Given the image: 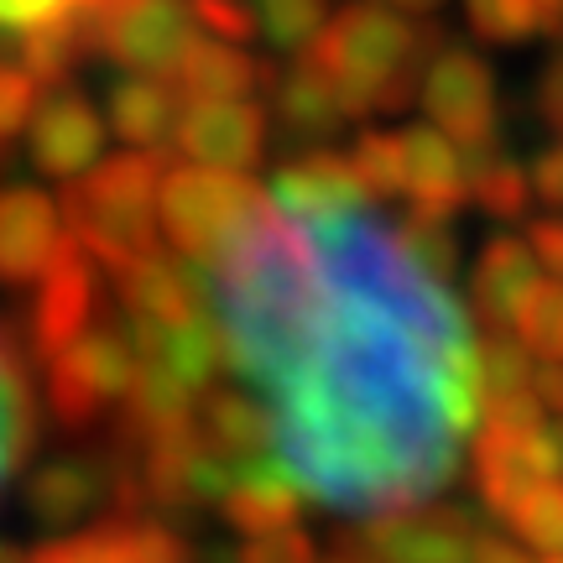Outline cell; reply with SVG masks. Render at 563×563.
Wrapping results in <instances>:
<instances>
[{
    "label": "cell",
    "instance_id": "6da1fadb",
    "mask_svg": "<svg viewBox=\"0 0 563 563\" xmlns=\"http://www.w3.org/2000/svg\"><path fill=\"white\" fill-rule=\"evenodd\" d=\"M209 272L224 361L272 391V449L302 496L382 511L454 475L481 344L361 203L292 214L262 194Z\"/></svg>",
    "mask_w": 563,
    "mask_h": 563
},
{
    "label": "cell",
    "instance_id": "7a4b0ae2",
    "mask_svg": "<svg viewBox=\"0 0 563 563\" xmlns=\"http://www.w3.org/2000/svg\"><path fill=\"white\" fill-rule=\"evenodd\" d=\"M422 53H428V37L412 32L391 5H350L313 42V63L334 84L344 115L407 110L422 84Z\"/></svg>",
    "mask_w": 563,
    "mask_h": 563
},
{
    "label": "cell",
    "instance_id": "3957f363",
    "mask_svg": "<svg viewBox=\"0 0 563 563\" xmlns=\"http://www.w3.org/2000/svg\"><path fill=\"white\" fill-rule=\"evenodd\" d=\"M157 152H115L100 157L84 178L63 188V220L68 235L84 245V256L104 266L110 277H125L141 256L157 251Z\"/></svg>",
    "mask_w": 563,
    "mask_h": 563
},
{
    "label": "cell",
    "instance_id": "277c9868",
    "mask_svg": "<svg viewBox=\"0 0 563 563\" xmlns=\"http://www.w3.org/2000/svg\"><path fill=\"white\" fill-rule=\"evenodd\" d=\"M256 203H262V183H251L245 173H224V167H203V162L162 167L157 224L167 245L188 262H214L241 235Z\"/></svg>",
    "mask_w": 563,
    "mask_h": 563
},
{
    "label": "cell",
    "instance_id": "5b68a950",
    "mask_svg": "<svg viewBox=\"0 0 563 563\" xmlns=\"http://www.w3.org/2000/svg\"><path fill=\"white\" fill-rule=\"evenodd\" d=\"M141 376V350L125 323H89L74 344L42 361L47 407L63 428H89L110 407H125Z\"/></svg>",
    "mask_w": 563,
    "mask_h": 563
},
{
    "label": "cell",
    "instance_id": "8992f818",
    "mask_svg": "<svg viewBox=\"0 0 563 563\" xmlns=\"http://www.w3.org/2000/svg\"><path fill=\"white\" fill-rule=\"evenodd\" d=\"M89 16V47L131 74L162 79L194 47V11L183 0H100Z\"/></svg>",
    "mask_w": 563,
    "mask_h": 563
},
{
    "label": "cell",
    "instance_id": "52a82bcc",
    "mask_svg": "<svg viewBox=\"0 0 563 563\" xmlns=\"http://www.w3.org/2000/svg\"><path fill=\"white\" fill-rule=\"evenodd\" d=\"M418 95H422V104H428L433 125L460 146L464 157H481V152H496V146H501V136H496V125H501L496 79H490V68H485L475 53H464V47L433 53L428 68H422Z\"/></svg>",
    "mask_w": 563,
    "mask_h": 563
},
{
    "label": "cell",
    "instance_id": "ba28073f",
    "mask_svg": "<svg viewBox=\"0 0 563 563\" xmlns=\"http://www.w3.org/2000/svg\"><path fill=\"white\" fill-rule=\"evenodd\" d=\"M100 308V266L84 256V245L68 235L63 256L32 282V313H26V350L53 361L63 344H74L95 323Z\"/></svg>",
    "mask_w": 563,
    "mask_h": 563
},
{
    "label": "cell",
    "instance_id": "9c48e42d",
    "mask_svg": "<svg viewBox=\"0 0 563 563\" xmlns=\"http://www.w3.org/2000/svg\"><path fill=\"white\" fill-rule=\"evenodd\" d=\"M68 245V220L53 194L32 183L0 188V287H32Z\"/></svg>",
    "mask_w": 563,
    "mask_h": 563
},
{
    "label": "cell",
    "instance_id": "30bf717a",
    "mask_svg": "<svg viewBox=\"0 0 563 563\" xmlns=\"http://www.w3.org/2000/svg\"><path fill=\"white\" fill-rule=\"evenodd\" d=\"M104 115L89 104L79 89H53L47 100H37V115L26 125V152L32 167L58 183L84 178L95 162L104 157Z\"/></svg>",
    "mask_w": 563,
    "mask_h": 563
},
{
    "label": "cell",
    "instance_id": "8fae6325",
    "mask_svg": "<svg viewBox=\"0 0 563 563\" xmlns=\"http://www.w3.org/2000/svg\"><path fill=\"white\" fill-rule=\"evenodd\" d=\"M26 517L42 527H68L95 517L104 501L115 506V460H100V454H58V460L37 464L26 475Z\"/></svg>",
    "mask_w": 563,
    "mask_h": 563
},
{
    "label": "cell",
    "instance_id": "7c38bea8",
    "mask_svg": "<svg viewBox=\"0 0 563 563\" xmlns=\"http://www.w3.org/2000/svg\"><path fill=\"white\" fill-rule=\"evenodd\" d=\"M481 532L470 511H407L361 532V563H470Z\"/></svg>",
    "mask_w": 563,
    "mask_h": 563
},
{
    "label": "cell",
    "instance_id": "4fadbf2b",
    "mask_svg": "<svg viewBox=\"0 0 563 563\" xmlns=\"http://www.w3.org/2000/svg\"><path fill=\"white\" fill-rule=\"evenodd\" d=\"M178 146L188 162L224 167V173H251L266 146V115L251 100H214V104H183Z\"/></svg>",
    "mask_w": 563,
    "mask_h": 563
},
{
    "label": "cell",
    "instance_id": "5bb4252c",
    "mask_svg": "<svg viewBox=\"0 0 563 563\" xmlns=\"http://www.w3.org/2000/svg\"><path fill=\"white\" fill-rule=\"evenodd\" d=\"M26 563H188V548L173 527L146 517H115L32 548Z\"/></svg>",
    "mask_w": 563,
    "mask_h": 563
},
{
    "label": "cell",
    "instance_id": "9a60e30c",
    "mask_svg": "<svg viewBox=\"0 0 563 563\" xmlns=\"http://www.w3.org/2000/svg\"><path fill=\"white\" fill-rule=\"evenodd\" d=\"M121 282V302H125V323L131 329H183V323H199L209 319L203 313V287L199 277L188 272L173 256H141Z\"/></svg>",
    "mask_w": 563,
    "mask_h": 563
},
{
    "label": "cell",
    "instance_id": "2e32d148",
    "mask_svg": "<svg viewBox=\"0 0 563 563\" xmlns=\"http://www.w3.org/2000/svg\"><path fill=\"white\" fill-rule=\"evenodd\" d=\"M475 475H481V501L490 511H511L538 481H548V449L543 428H501V422H481L475 439Z\"/></svg>",
    "mask_w": 563,
    "mask_h": 563
},
{
    "label": "cell",
    "instance_id": "e0dca14e",
    "mask_svg": "<svg viewBox=\"0 0 563 563\" xmlns=\"http://www.w3.org/2000/svg\"><path fill=\"white\" fill-rule=\"evenodd\" d=\"M402 167H407V199L422 214H439V220H454L464 203H470V167H464V152L443 136L439 125H418L402 136Z\"/></svg>",
    "mask_w": 563,
    "mask_h": 563
},
{
    "label": "cell",
    "instance_id": "ac0fdd59",
    "mask_svg": "<svg viewBox=\"0 0 563 563\" xmlns=\"http://www.w3.org/2000/svg\"><path fill=\"white\" fill-rule=\"evenodd\" d=\"M194 428L209 454H220L224 464H251L272 460V412L245 391H203V402L194 407Z\"/></svg>",
    "mask_w": 563,
    "mask_h": 563
},
{
    "label": "cell",
    "instance_id": "d6986e66",
    "mask_svg": "<svg viewBox=\"0 0 563 563\" xmlns=\"http://www.w3.org/2000/svg\"><path fill=\"white\" fill-rule=\"evenodd\" d=\"M104 104H110V131H115L131 152H157L162 157V146H173V141H178L183 100H178V89H173V84L136 74V79L110 84Z\"/></svg>",
    "mask_w": 563,
    "mask_h": 563
},
{
    "label": "cell",
    "instance_id": "ffe728a7",
    "mask_svg": "<svg viewBox=\"0 0 563 563\" xmlns=\"http://www.w3.org/2000/svg\"><path fill=\"white\" fill-rule=\"evenodd\" d=\"M538 282L543 277H538L532 245L517 241V235H496L481 251V266H475V308H481L485 329H511Z\"/></svg>",
    "mask_w": 563,
    "mask_h": 563
},
{
    "label": "cell",
    "instance_id": "44dd1931",
    "mask_svg": "<svg viewBox=\"0 0 563 563\" xmlns=\"http://www.w3.org/2000/svg\"><path fill=\"white\" fill-rule=\"evenodd\" d=\"M302 490L292 485V475L277 460H251L230 475V490L220 496V511L230 527L241 532H272V527H292L298 517Z\"/></svg>",
    "mask_w": 563,
    "mask_h": 563
},
{
    "label": "cell",
    "instance_id": "7402d4cb",
    "mask_svg": "<svg viewBox=\"0 0 563 563\" xmlns=\"http://www.w3.org/2000/svg\"><path fill=\"white\" fill-rule=\"evenodd\" d=\"M266 74L256 68L251 53L230 47V42H194L178 58V68L167 74V84L178 89L183 104H214V100H251V89Z\"/></svg>",
    "mask_w": 563,
    "mask_h": 563
},
{
    "label": "cell",
    "instance_id": "603a6c76",
    "mask_svg": "<svg viewBox=\"0 0 563 563\" xmlns=\"http://www.w3.org/2000/svg\"><path fill=\"white\" fill-rule=\"evenodd\" d=\"M361 194H365L361 178H355L350 157H340V152H308V157H298L272 183V199L287 203L292 214L350 209V203H361Z\"/></svg>",
    "mask_w": 563,
    "mask_h": 563
},
{
    "label": "cell",
    "instance_id": "cb8c5ba5",
    "mask_svg": "<svg viewBox=\"0 0 563 563\" xmlns=\"http://www.w3.org/2000/svg\"><path fill=\"white\" fill-rule=\"evenodd\" d=\"M266 84L277 89L272 104H277V121L287 125L292 136H329V131H340L344 104L313 58H302L298 68H287V74H266Z\"/></svg>",
    "mask_w": 563,
    "mask_h": 563
},
{
    "label": "cell",
    "instance_id": "d4e9b609",
    "mask_svg": "<svg viewBox=\"0 0 563 563\" xmlns=\"http://www.w3.org/2000/svg\"><path fill=\"white\" fill-rule=\"evenodd\" d=\"M32 449V397H26V371L11 334L0 329V485Z\"/></svg>",
    "mask_w": 563,
    "mask_h": 563
},
{
    "label": "cell",
    "instance_id": "484cf974",
    "mask_svg": "<svg viewBox=\"0 0 563 563\" xmlns=\"http://www.w3.org/2000/svg\"><path fill=\"white\" fill-rule=\"evenodd\" d=\"M470 167V199L481 203L490 220L501 224H517L532 209V178L522 173V162L501 157V152H481V157H464Z\"/></svg>",
    "mask_w": 563,
    "mask_h": 563
},
{
    "label": "cell",
    "instance_id": "4316f807",
    "mask_svg": "<svg viewBox=\"0 0 563 563\" xmlns=\"http://www.w3.org/2000/svg\"><path fill=\"white\" fill-rule=\"evenodd\" d=\"M538 355L527 350L517 334L506 329H485L481 350H475V382H481V407L506 402V397H527L532 391V371Z\"/></svg>",
    "mask_w": 563,
    "mask_h": 563
},
{
    "label": "cell",
    "instance_id": "83f0119b",
    "mask_svg": "<svg viewBox=\"0 0 563 563\" xmlns=\"http://www.w3.org/2000/svg\"><path fill=\"white\" fill-rule=\"evenodd\" d=\"M397 241H402V251L433 282H449L454 272H460V230H454V220L407 209L402 220H397Z\"/></svg>",
    "mask_w": 563,
    "mask_h": 563
},
{
    "label": "cell",
    "instance_id": "f1b7e54d",
    "mask_svg": "<svg viewBox=\"0 0 563 563\" xmlns=\"http://www.w3.org/2000/svg\"><path fill=\"white\" fill-rule=\"evenodd\" d=\"M506 522L517 532V543L538 548V553H563V481L559 475H548L527 490L522 501L506 511Z\"/></svg>",
    "mask_w": 563,
    "mask_h": 563
},
{
    "label": "cell",
    "instance_id": "f546056e",
    "mask_svg": "<svg viewBox=\"0 0 563 563\" xmlns=\"http://www.w3.org/2000/svg\"><path fill=\"white\" fill-rule=\"evenodd\" d=\"M256 26L277 53H302L329 26V0H256Z\"/></svg>",
    "mask_w": 563,
    "mask_h": 563
},
{
    "label": "cell",
    "instance_id": "4dcf8cb0",
    "mask_svg": "<svg viewBox=\"0 0 563 563\" xmlns=\"http://www.w3.org/2000/svg\"><path fill=\"white\" fill-rule=\"evenodd\" d=\"M511 329L538 361H563V282H538Z\"/></svg>",
    "mask_w": 563,
    "mask_h": 563
},
{
    "label": "cell",
    "instance_id": "1f68e13d",
    "mask_svg": "<svg viewBox=\"0 0 563 563\" xmlns=\"http://www.w3.org/2000/svg\"><path fill=\"white\" fill-rule=\"evenodd\" d=\"M350 167L361 178L365 194L376 199H391L407 188V167H402V136H386V131H365L350 152Z\"/></svg>",
    "mask_w": 563,
    "mask_h": 563
},
{
    "label": "cell",
    "instance_id": "d6a6232c",
    "mask_svg": "<svg viewBox=\"0 0 563 563\" xmlns=\"http://www.w3.org/2000/svg\"><path fill=\"white\" fill-rule=\"evenodd\" d=\"M464 16L485 42H527L543 32L538 0H464Z\"/></svg>",
    "mask_w": 563,
    "mask_h": 563
},
{
    "label": "cell",
    "instance_id": "836d02e7",
    "mask_svg": "<svg viewBox=\"0 0 563 563\" xmlns=\"http://www.w3.org/2000/svg\"><path fill=\"white\" fill-rule=\"evenodd\" d=\"M42 84L21 68V63H0V152L11 146V141H21V131L32 125V115H37V95Z\"/></svg>",
    "mask_w": 563,
    "mask_h": 563
},
{
    "label": "cell",
    "instance_id": "e575fe53",
    "mask_svg": "<svg viewBox=\"0 0 563 563\" xmlns=\"http://www.w3.org/2000/svg\"><path fill=\"white\" fill-rule=\"evenodd\" d=\"M235 563H319V553H313V538H308V532H298V527H272V532H256V538L235 553Z\"/></svg>",
    "mask_w": 563,
    "mask_h": 563
},
{
    "label": "cell",
    "instance_id": "d590c367",
    "mask_svg": "<svg viewBox=\"0 0 563 563\" xmlns=\"http://www.w3.org/2000/svg\"><path fill=\"white\" fill-rule=\"evenodd\" d=\"M188 11H194L199 26H209L220 42H235V47L262 32V26H256V11H251L245 0H188Z\"/></svg>",
    "mask_w": 563,
    "mask_h": 563
},
{
    "label": "cell",
    "instance_id": "8d00e7d4",
    "mask_svg": "<svg viewBox=\"0 0 563 563\" xmlns=\"http://www.w3.org/2000/svg\"><path fill=\"white\" fill-rule=\"evenodd\" d=\"M100 0H0V26L5 32H32V26H47L58 16H74V11H95Z\"/></svg>",
    "mask_w": 563,
    "mask_h": 563
},
{
    "label": "cell",
    "instance_id": "74e56055",
    "mask_svg": "<svg viewBox=\"0 0 563 563\" xmlns=\"http://www.w3.org/2000/svg\"><path fill=\"white\" fill-rule=\"evenodd\" d=\"M527 245H532L538 266L563 282V220H538L532 224V235H527Z\"/></svg>",
    "mask_w": 563,
    "mask_h": 563
},
{
    "label": "cell",
    "instance_id": "f35d334b",
    "mask_svg": "<svg viewBox=\"0 0 563 563\" xmlns=\"http://www.w3.org/2000/svg\"><path fill=\"white\" fill-rule=\"evenodd\" d=\"M532 188H538V199H548L553 209H563V141L559 146H548L538 167H532Z\"/></svg>",
    "mask_w": 563,
    "mask_h": 563
},
{
    "label": "cell",
    "instance_id": "ab89813d",
    "mask_svg": "<svg viewBox=\"0 0 563 563\" xmlns=\"http://www.w3.org/2000/svg\"><path fill=\"white\" fill-rule=\"evenodd\" d=\"M532 397L543 402V412L563 418V361H543L532 371Z\"/></svg>",
    "mask_w": 563,
    "mask_h": 563
},
{
    "label": "cell",
    "instance_id": "60d3db41",
    "mask_svg": "<svg viewBox=\"0 0 563 563\" xmlns=\"http://www.w3.org/2000/svg\"><path fill=\"white\" fill-rule=\"evenodd\" d=\"M538 104H543V121L553 131H563V53L553 58V68L543 74V89H538Z\"/></svg>",
    "mask_w": 563,
    "mask_h": 563
},
{
    "label": "cell",
    "instance_id": "b9f144b4",
    "mask_svg": "<svg viewBox=\"0 0 563 563\" xmlns=\"http://www.w3.org/2000/svg\"><path fill=\"white\" fill-rule=\"evenodd\" d=\"M470 563H532L517 543H506V538H481L475 543V553H470Z\"/></svg>",
    "mask_w": 563,
    "mask_h": 563
},
{
    "label": "cell",
    "instance_id": "7bdbcfd3",
    "mask_svg": "<svg viewBox=\"0 0 563 563\" xmlns=\"http://www.w3.org/2000/svg\"><path fill=\"white\" fill-rule=\"evenodd\" d=\"M543 449H548V470L563 481V418L543 422Z\"/></svg>",
    "mask_w": 563,
    "mask_h": 563
},
{
    "label": "cell",
    "instance_id": "ee69618b",
    "mask_svg": "<svg viewBox=\"0 0 563 563\" xmlns=\"http://www.w3.org/2000/svg\"><path fill=\"white\" fill-rule=\"evenodd\" d=\"M382 5H397V11H412V16H428V11H439L443 0H382Z\"/></svg>",
    "mask_w": 563,
    "mask_h": 563
},
{
    "label": "cell",
    "instance_id": "f6af8a7d",
    "mask_svg": "<svg viewBox=\"0 0 563 563\" xmlns=\"http://www.w3.org/2000/svg\"><path fill=\"white\" fill-rule=\"evenodd\" d=\"M0 563H26V553H21V548H11L5 538H0Z\"/></svg>",
    "mask_w": 563,
    "mask_h": 563
},
{
    "label": "cell",
    "instance_id": "bcb514c9",
    "mask_svg": "<svg viewBox=\"0 0 563 563\" xmlns=\"http://www.w3.org/2000/svg\"><path fill=\"white\" fill-rule=\"evenodd\" d=\"M543 563H563V553H553V559H543Z\"/></svg>",
    "mask_w": 563,
    "mask_h": 563
},
{
    "label": "cell",
    "instance_id": "7dc6e473",
    "mask_svg": "<svg viewBox=\"0 0 563 563\" xmlns=\"http://www.w3.org/2000/svg\"><path fill=\"white\" fill-rule=\"evenodd\" d=\"M344 563H350V559H344ZM355 563H361V559H355Z\"/></svg>",
    "mask_w": 563,
    "mask_h": 563
}]
</instances>
